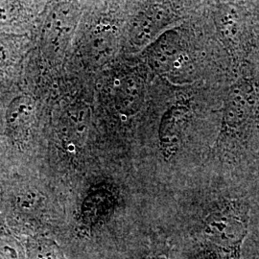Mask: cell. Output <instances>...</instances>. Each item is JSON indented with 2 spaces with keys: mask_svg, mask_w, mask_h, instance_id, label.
<instances>
[{
  "mask_svg": "<svg viewBox=\"0 0 259 259\" xmlns=\"http://www.w3.org/2000/svg\"><path fill=\"white\" fill-rule=\"evenodd\" d=\"M250 224L249 204L242 200L226 201L204 218V239L218 258L242 259V246Z\"/></svg>",
  "mask_w": 259,
  "mask_h": 259,
  "instance_id": "6da1fadb",
  "label": "cell"
},
{
  "mask_svg": "<svg viewBox=\"0 0 259 259\" xmlns=\"http://www.w3.org/2000/svg\"><path fill=\"white\" fill-rule=\"evenodd\" d=\"M149 67L169 81L185 80L193 67V55L190 52L185 32L178 28L168 30L145 49Z\"/></svg>",
  "mask_w": 259,
  "mask_h": 259,
  "instance_id": "7a4b0ae2",
  "label": "cell"
},
{
  "mask_svg": "<svg viewBox=\"0 0 259 259\" xmlns=\"http://www.w3.org/2000/svg\"><path fill=\"white\" fill-rule=\"evenodd\" d=\"M170 2H147L134 18L129 31L130 47L145 50L168 30L175 28L180 15Z\"/></svg>",
  "mask_w": 259,
  "mask_h": 259,
  "instance_id": "3957f363",
  "label": "cell"
},
{
  "mask_svg": "<svg viewBox=\"0 0 259 259\" xmlns=\"http://www.w3.org/2000/svg\"><path fill=\"white\" fill-rule=\"evenodd\" d=\"M257 96L254 83L248 78L232 84L224 104L222 127L225 134L239 132L254 118Z\"/></svg>",
  "mask_w": 259,
  "mask_h": 259,
  "instance_id": "277c9868",
  "label": "cell"
},
{
  "mask_svg": "<svg viewBox=\"0 0 259 259\" xmlns=\"http://www.w3.org/2000/svg\"><path fill=\"white\" fill-rule=\"evenodd\" d=\"M191 112L189 99L183 96L171 104L162 114L158 127V143L165 158L175 157L181 148Z\"/></svg>",
  "mask_w": 259,
  "mask_h": 259,
  "instance_id": "5b68a950",
  "label": "cell"
},
{
  "mask_svg": "<svg viewBox=\"0 0 259 259\" xmlns=\"http://www.w3.org/2000/svg\"><path fill=\"white\" fill-rule=\"evenodd\" d=\"M114 103L121 115L131 117L137 114L145 99L146 79L140 68L126 71L115 80Z\"/></svg>",
  "mask_w": 259,
  "mask_h": 259,
  "instance_id": "8992f818",
  "label": "cell"
},
{
  "mask_svg": "<svg viewBox=\"0 0 259 259\" xmlns=\"http://www.w3.org/2000/svg\"><path fill=\"white\" fill-rule=\"evenodd\" d=\"M117 195L109 185L93 188L84 198L81 207V223L87 230H93L105 222L115 209Z\"/></svg>",
  "mask_w": 259,
  "mask_h": 259,
  "instance_id": "52a82bcc",
  "label": "cell"
},
{
  "mask_svg": "<svg viewBox=\"0 0 259 259\" xmlns=\"http://www.w3.org/2000/svg\"><path fill=\"white\" fill-rule=\"evenodd\" d=\"M216 24L224 41L230 45H235L239 41L243 23L235 10L225 6L216 18Z\"/></svg>",
  "mask_w": 259,
  "mask_h": 259,
  "instance_id": "ba28073f",
  "label": "cell"
},
{
  "mask_svg": "<svg viewBox=\"0 0 259 259\" xmlns=\"http://www.w3.org/2000/svg\"><path fill=\"white\" fill-rule=\"evenodd\" d=\"M34 105L30 98L20 96L10 104L7 111V122L13 128H19L26 124L33 114Z\"/></svg>",
  "mask_w": 259,
  "mask_h": 259,
  "instance_id": "9c48e42d",
  "label": "cell"
},
{
  "mask_svg": "<svg viewBox=\"0 0 259 259\" xmlns=\"http://www.w3.org/2000/svg\"><path fill=\"white\" fill-rule=\"evenodd\" d=\"M30 250L31 259H65L56 244L47 239L33 242Z\"/></svg>",
  "mask_w": 259,
  "mask_h": 259,
  "instance_id": "30bf717a",
  "label": "cell"
},
{
  "mask_svg": "<svg viewBox=\"0 0 259 259\" xmlns=\"http://www.w3.org/2000/svg\"><path fill=\"white\" fill-rule=\"evenodd\" d=\"M0 254L5 259H23L21 246L10 235L0 237Z\"/></svg>",
  "mask_w": 259,
  "mask_h": 259,
  "instance_id": "8fae6325",
  "label": "cell"
},
{
  "mask_svg": "<svg viewBox=\"0 0 259 259\" xmlns=\"http://www.w3.org/2000/svg\"><path fill=\"white\" fill-rule=\"evenodd\" d=\"M246 259H259V224L250 234Z\"/></svg>",
  "mask_w": 259,
  "mask_h": 259,
  "instance_id": "7c38bea8",
  "label": "cell"
},
{
  "mask_svg": "<svg viewBox=\"0 0 259 259\" xmlns=\"http://www.w3.org/2000/svg\"><path fill=\"white\" fill-rule=\"evenodd\" d=\"M145 259H168L166 256L162 255V254H151Z\"/></svg>",
  "mask_w": 259,
  "mask_h": 259,
  "instance_id": "4fadbf2b",
  "label": "cell"
}]
</instances>
